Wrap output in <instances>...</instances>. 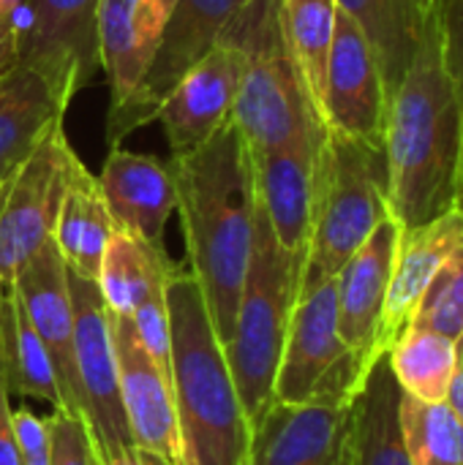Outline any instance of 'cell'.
I'll return each mask as SVG.
<instances>
[{
    "label": "cell",
    "instance_id": "obj_25",
    "mask_svg": "<svg viewBox=\"0 0 463 465\" xmlns=\"http://www.w3.org/2000/svg\"><path fill=\"white\" fill-rule=\"evenodd\" d=\"M175 272L161 245H153L136 234L115 229L101 267H98V289L101 297L115 316H134V311L156 292L166 289L169 275Z\"/></svg>",
    "mask_w": 463,
    "mask_h": 465
},
{
    "label": "cell",
    "instance_id": "obj_4",
    "mask_svg": "<svg viewBox=\"0 0 463 465\" xmlns=\"http://www.w3.org/2000/svg\"><path fill=\"white\" fill-rule=\"evenodd\" d=\"M229 30L246 49V71L229 120L251 158L295 142L325 139L327 128L287 46L281 0H251Z\"/></svg>",
    "mask_w": 463,
    "mask_h": 465
},
{
    "label": "cell",
    "instance_id": "obj_10",
    "mask_svg": "<svg viewBox=\"0 0 463 465\" xmlns=\"http://www.w3.org/2000/svg\"><path fill=\"white\" fill-rule=\"evenodd\" d=\"M68 289L74 302V351L82 417L90 428L96 460L106 463L117 452L134 447L120 401L112 313L96 281L68 270Z\"/></svg>",
    "mask_w": 463,
    "mask_h": 465
},
{
    "label": "cell",
    "instance_id": "obj_3",
    "mask_svg": "<svg viewBox=\"0 0 463 465\" xmlns=\"http://www.w3.org/2000/svg\"><path fill=\"white\" fill-rule=\"evenodd\" d=\"M166 313L177 465H246L251 425L191 272L175 270L169 275Z\"/></svg>",
    "mask_w": 463,
    "mask_h": 465
},
{
    "label": "cell",
    "instance_id": "obj_35",
    "mask_svg": "<svg viewBox=\"0 0 463 465\" xmlns=\"http://www.w3.org/2000/svg\"><path fill=\"white\" fill-rule=\"evenodd\" d=\"M22 0H0V74L22 57Z\"/></svg>",
    "mask_w": 463,
    "mask_h": 465
},
{
    "label": "cell",
    "instance_id": "obj_23",
    "mask_svg": "<svg viewBox=\"0 0 463 465\" xmlns=\"http://www.w3.org/2000/svg\"><path fill=\"white\" fill-rule=\"evenodd\" d=\"M349 455L352 465H412L401 433V387L388 354L371 365L352 398Z\"/></svg>",
    "mask_w": 463,
    "mask_h": 465
},
{
    "label": "cell",
    "instance_id": "obj_7",
    "mask_svg": "<svg viewBox=\"0 0 463 465\" xmlns=\"http://www.w3.org/2000/svg\"><path fill=\"white\" fill-rule=\"evenodd\" d=\"M368 371L341 341L336 278L303 289L289 316L273 398L281 403H349Z\"/></svg>",
    "mask_w": 463,
    "mask_h": 465
},
{
    "label": "cell",
    "instance_id": "obj_31",
    "mask_svg": "<svg viewBox=\"0 0 463 465\" xmlns=\"http://www.w3.org/2000/svg\"><path fill=\"white\" fill-rule=\"evenodd\" d=\"M458 341L463 332V245L442 264L431 286L426 289L412 324Z\"/></svg>",
    "mask_w": 463,
    "mask_h": 465
},
{
    "label": "cell",
    "instance_id": "obj_34",
    "mask_svg": "<svg viewBox=\"0 0 463 465\" xmlns=\"http://www.w3.org/2000/svg\"><path fill=\"white\" fill-rule=\"evenodd\" d=\"M16 447L25 465H49L52 455V436H49V420L35 417L30 409L11 411Z\"/></svg>",
    "mask_w": 463,
    "mask_h": 465
},
{
    "label": "cell",
    "instance_id": "obj_19",
    "mask_svg": "<svg viewBox=\"0 0 463 465\" xmlns=\"http://www.w3.org/2000/svg\"><path fill=\"white\" fill-rule=\"evenodd\" d=\"M463 245V210L453 207L450 213L434 218L431 223H423L418 229H401L390 289L385 300V316H382V335L379 346L388 354L390 346L409 330L412 316L442 270V264Z\"/></svg>",
    "mask_w": 463,
    "mask_h": 465
},
{
    "label": "cell",
    "instance_id": "obj_9",
    "mask_svg": "<svg viewBox=\"0 0 463 465\" xmlns=\"http://www.w3.org/2000/svg\"><path fill=\"white\" fill-rule=\"evenodd\" d=\"M76 161L65 120L52 123L30 155L0 180V281L11 283L22 264L52 240L57 210Z\"/></svg>",
    "mask_w": 463,
    "mask_h": 465
},
{
    "label": "cell",
    "instance_id": "obj_33",
    "mask_svg": "<svg viewBox=\"0 0 463 465\" xmlns=\"http://www.w3.org/2000/svg\"><path fill=\"white\" fill-rule=\"evenodd\" d=\"M439 25H442L445 60H448V68H450V76H453V84H456L463 125V0H442V5H439ZM458 207L463 210V163Z\"/></svg>",
    "mask_w": 463,
    "mask_h": 465
},
{
    "label": "cell",
    "instance_id": "obj_6",
    "mask_svg": "<svg viewBox=\"0 0 463 465\" xmlns=\"http://www.w3.org/2000/svg\"><path fill=\"white\" fill-rule=\"evenodd\" d=\"M388 215L385 150L327 131L300 292L336 278Z\"/></svg>",
    "mask_w": 463,
    "mask_h": 465
},
{
    "label": "cell",
    "instance_id": "obj_30",
    "mask_svg": "<svg viewBox=\"0 0 463 465\" xmlns=\"http://www.w3.org/2000/svg\"><path fill=\"white\" fill-rule=\"evenodd\" d=\"M401 433L412 465H463V422L448 403L401 392Z\"/></svg>",
    "mask_w": 463,
    "mask_h": 465
},
{
    "label": "cell",
    "instance_id": "obj_2",
    "mask_svg": "<svg viewBox=\"0 0 463 465\" xmlns=\"http://www.w3.org/2000/svg\"><path fill=\"white\" fill-rule=\"evenodd\" d=\"M169 169L186 232L188 272L202 289L221 346H226L251 256L257 215L254 161L240 131L226 120L205 144L188 155L169 158Z\"/></svg>",
    "mask_w": 463,
    "mask_h": 465
},
{
    "label": "cell",
    "instance_id": "obj_21",
    "mask_svg": "<svg viewBox=\"0 0 463 465\" xmlns=\"http://www.w3.org/2000/svg\"><path fill=\"white\" fill-rule=\"evenodd\" d=\"M71 101L68 90L22 57L0 74V180L30 155L52 123L65 120Z\"/></svg>",
    "mask_w": 463,
    "mask_h": 465
},
{
    "label": "cell",
    "instance_id": "obj_27",
    "mask_svg": "<svg viewBox=\"0 0 463 465\" xmlns=\"http://www.w3.org/2000/svg\"><path fill=\"white\" fill-rule=\"evenodd\" d=\"M136 5L139 0H98L96 35L98 63L109 84V109L128 101L150 60V49L139 33Z\"/></svg>",
    "mask_w": 463,
    "mask_h": 465
},
{
    "label": "cell",
    "instance_id": "obj_22",
    "mask_svg": "<svg viewBox=\"0 0 463 465\" xmlns=\"http://www.w3.org/2000/svg\"><path fill=\"white\" fill-rule=\"evenodd\" d=\"M115 229L117 226L101 193L98 177L90 174L85 163L76 158L52 229V242L57 245L65 267L82 278L96 281Z\"/></svg>",
    "mask_w": 463,
    "mask_h": 465
},
{
    "label": "cell",
    "instance_id": "obj_40",
    "mask_svg": "<svg viewBox=\"0 0 463 465\" xmlns=\"http://www.w3.org/2000/svg\"><path fill=\"white\" fill-rule=\"evenodd\" d=\"M420 5H423L426 14H431V11H437L442 5V0H420Z\"/></svg>",
    "mask_w": 463,
    "mask_h": 465
},
{
    "label": "cell",
    "instance_id": "obj_29",
    "mask_svg": "<svg viewBox=\"0 0 463 465\" xmlns=\"http://www.w3.org/2000/svg\"><path fill=\"white\" fill-rule=\"evenodd\" d=\"M336 19H338L336 0H281L287 46L319 117H322L325 68L336 33Z\"/></svg>",
    "mask_w": 463,
    "mask_h": 465
},
{
    "label": "cell",
    "instance_id": "obj_42",
    "mask_svg": "<svg viewBox=\"0 0 463 465\" xmlns=\"http://www.w3.org/2000/svg\"><path fill=\"white\" fill-rule=\"evenodd\" d=\"M93 465H101V463H98V460H96V463H93Z\"/></svg>",
    "mask_w": 463,
    "mask_h": 465
},
{
    "label": "cell",
    "instance_id": "obj_32",
    "mask_svg": "<svg viewBox=\"0 0 463 465\" xmlns=\"http://www.w3.org/2000/svg\"><path fill=\"white\" fill-rule=\"evenodd\" d=\"M49 436H52V455L49 465H93L96 450L90 439V428L82 414H71L65 409H52Z\"/></svg>",
    "mask_w": 463,
    "mask_h": 465
},
{
    "label": "cell",
    "instance_id": "obj_8",
    "mask_svg": "<svg viewBox=\"0 0 463 465\" xmlns=\"http://www.w3.org/2000/svg\"><path fill=\"white\" fill-rule=\"evenodd\" d=\"M251 0H175L156 35L147 68L117 109H109L106 136L120 144L131 131L156 120L161 101L169 90L224 38L235 16Z\"/></svg>",
    "mask_w": 463,
    "mask_h": 465
},
{
    "label": "cell",
    "instance_id": "obj_39",
    "mask_svg": "<svg viewBox=\"0 0 463 465\" xmlns=\"http://www.w3.org/2000/svg\"><path fill=\"white\" fill-rule=\"evenodd\" d=\"M101 465H172L169 460H164L161 455L142 450V447H128L123 452H117L115 458H109L106 463Z\"/></svg>",
    "mask_w": 463,
    "mask_h": 465
},
{
    "label": "cell",
    "instance_id": "obj_5",
    "mask_svg": "<svg viewBox=\"0 0 463 465\" xmlns=\"http://www.w3.org/2000/svg\"><path fill=\"white\" fill-rule=\"evenodd\" d=\"M300 278L303 267L278 245L267 215L257 202L248 270L237 300L232 338L224 346L248 425H257L276 401V371L289 316L300 294Z\"/></svg>",
    "mask_w": 463,
    "mask_h": 465
},
{
    "label": "cell",
    "instance_id": "obj_26",
    "mask_svg": "<svg viewBox=\"0 0 463 465\" xmlns=\"http://www.w3.org/2000/svg\"><path fill=\"white\" fill-rule=\"evenodd\" d=\"M0 376L5 392L38 398L52 403V409H63L49 354L8 283L0 297Z\"/></svg>",
    "mask_w": 463,
    "mask_h": 465
},
{
    "label": "cell",
    "instance_id": "obj_36",
    "mask_svg": "<svg viewBox=\"0 0 463 465\" xmlns=\"http://www.w3.org/2000/svg\"><path fill=\"white\" fill-rule=\"evenodd\" d=\"M175 0H139L136 5V22H139V33H142V41L145 46L150 49L153 54V44H156V35L164 25V16L166 11L172 8Z\"/></svg>",
    "mask_w": 463,
    "mask_h": 465
},
{
    "label": "cell",
    "instance_id": "obj_16",
    "mask_svg": "<svg viewBox=\"0 0 463 465\" xmlns=\"http://www.w3.org/2000/svg\"><path fill=\"white\" fill-rule=\"evenodd\" d=\"M96 16L98 0H27L22 60L76 95L101 68Z\"/></svg>",
    "mask_w": 463,
    "mask_h": 465
},
{
    "label": "cell",
    "instance_id": "obj_41",
    "mask_svg": "<svg viewBox=\"0 0 463 465\" xmlns=\"http://www.w3.org/2000/svg\"><path fill=\"white\" fill-rule=\"evenodd\" d=\"M3 289H5V283H3V281H0V297H3Z\"/></svg>",
    "mask_w": 463,
    "mask_h": 465
},
{
    "label": "cell",
    "instance_id": "obj_20",
    "mask_svg": "<svg viewBox=\"0 0 463 465\" xmlns=\"http://www.w3.org/2000/svg\"><path fill=\"white\" fill-rule=\"evenodd\" d=\"M98 185L120 232L161 245L166 221L177 210L169 163L115 144L104 161Z\"/></svg>",
    "mask_w": 463,
    "mask_h": 465
},
{
    "label": "cell",
    "instance_id": "obj_38",
    "mask_svg": "<svg viewBox=\"0 0 463 465\" xmlns=\"http://www.w3.org/2000/svg\"><path fill=\"white\" fill-rule=\"evenodd\" d=\"M456 349H458V357H456V373H453V381H450V392H448V406L450 411L463 422V332L461 338L456 341Z\"/></svg>",
    "mask_w": 463,
    "mask_h": 465
},
{
    "label": "cell",
    "instance_id": "obj_28",
    "mask_svg": "<svg viewBox=\"0 0 463 465\" xmlns=\"http://www.w3.org/2000/svg\"><path fill=\"white\" fill-rule=\"evenodd\" d=\"M456 341L423 327H409L388 351V362L401 392L423 403L448 401L456 373Z\"/></svg>",
    "mask_w": 463,
    "mask_h": 465
},
{
    "label": "cell",
    "instance_id": "obj_15",
    "mask_svg": "<svg viewBox=\"0 0 463 465\" xmlns=\"http://www.w3.org/2000/svg\"><path fill=\"white\" fill-rule=\"evenodd\" d=\"M322 147L325 139H308L251 158L257 202L262 204L278 245L300 267L306 264L314 223Z\"/></svg>",
    "mask_w": 463,
    "mask_h": 465
},
{
    "label": "cell",
    "instance_id": "obj_17",
    "mask_svg": "<svg viewBox=\"0 0 463 465\" xmlns=\"http://www.w3.org/2000/svg\"><path fill=\"white\" fill-rule=\"evenodd\" d=\"M398 234L401 226L393 221V215H388L336 275L341 341L368 368L379 357H385L379 346V335H382V316H385V300L390 289Z\"/></svg>",
    "mask_w": 463,
    "mask_h": 465
},
{
    "label": "cell",
    "instance_id": "obj_18",
    "mask_svg": "<svg viewBox=\"0 0 463 465\" xmlns=\"http://www.w3.org/2000/svg\"><path fill=\"white\" fill-rule=\"evenodd\" d=\"M112 332L120 373V401L131 441L134 447L150 450L164 460L177 465L180 447L169 376L147 354L128 316L112 313Z\"/></svg>",
    "mask_w": 463,
    "mask_h": 465
},
{
    "label": "cell",
    "instance_id": "obj_1",
    "mask_svg": "<svg viewBox=\"0 0 463 465\" xmlns=\"http://www.w3.org/2000/svg\"><path fill=\"white\" fill-rule=\"evenodd\" d=\"M382 150L388 210L401 229H418L458 207L463 125L439 8L428 14L418 52L390 95Z\"/></svg>",
    "mask_w": 463,
    "mask_h": 465
},
{
    "label": "cell",
    "instance_id": "obj_12",
    "mask_svg": "<svg viewBox=\"0 0 463 465\" xmlns=\"http://www.w3.org/2000/svg\"><path fill=\"white\" fill-rule=\"evenodd\" d=\"M390 95L379 60L360 27L338 11L325 68L322 123L327 131L382 147Z\"/></svg>",
    "mask_w": 463,
    "mask_h": 465
},
{
    "label": "cell",
    "instance_id": "obj_11",
    "mask_svg": "<svg viewBox=\"0 0 463 465\" xmlns=\"http://www.w3.org/2000/svg\"><path fill=\"white\" fill-rule=\"evenodd\" d=\"M246 71V49L232 30L169 90L156 120L164 128L172 158L205 144L229 117Z\"/></svg>",
    "mask_w": 463,
    "mask_h": 465
},
{
    "label": "cell",
    "instance_id": "obj_13",
    "mask_svg": "<svg viewBox=\"0 0 463 465\" xmlns=\"http://www.w3.org/2000/svg\"><path fill=\"white\" fill-rule=\"evenodd\" d=\"M349 403H281L251 425L246 465H352Z\"/></svg>",
    "mask_w": 463,
    "mask_h": 465
},
{
    "label": "cell",
    "instance_id": "obj_14",
    "mask_svg": "<svg viewBox=\"0 0 463 465\" xmlns=\"http://www.w3.org/2000/svg\"><path fill=\"white\" fill-rule=\"evenodd\" d=\"M19 297L35 335L41 338L57 387L63 409L82 414L76 351H74V302L68 289V267L52 240H46L8 283Z\"/></svg>",
    "mask_w": 463,
    "mask_h": 465
},
{
    "label": "cell",
    "instance_id": "obj_24",
    "mask_svg": "<svg viewBox=\"0 0 463 465\" xmlns=\"http://www.w3.org/2000/svg\"><path fill=\"white\" fill-rule=\"evenodd\" d=\"M336 5L371 44L379 60L385 90L393 95L418 52L428 22L420 0H336Z\"/></svg>",
    "mask_w": 463,
    "mask_h": 465
},
{
    "label": "cell",
    "instance_id": "obj_37",
    "mask_svg": "<svg viewBox=\"0 0 463 465\" xmlns=\"http://www.w3.org/2000/svg\"><path fill=\"white\" fill-rule=\"evenodd\" d=\"M0 465H25L16 447V433H14V420H11V406H8L3 376H0Z\"/></svg>",
    "mask_w": 463,
    "mask_h": 465
}]
</instances>
